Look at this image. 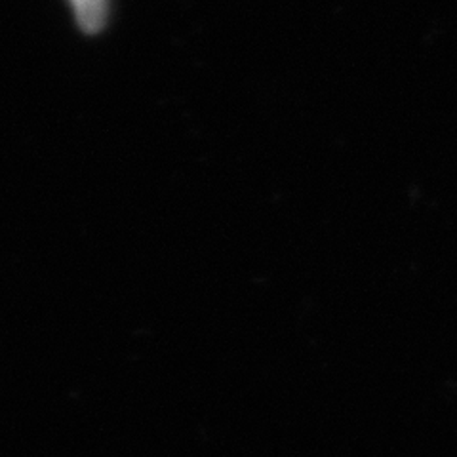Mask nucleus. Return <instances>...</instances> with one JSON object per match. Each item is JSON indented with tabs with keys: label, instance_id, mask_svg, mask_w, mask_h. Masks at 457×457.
Listing matches in <instances>:
<instances>
[{
	"label": "nucleus",
	"instance_id": "1",
	"mask_svg": "<svg viewBox=\"0 0 457 457\" xmlns=\"http://www.w3.org/2000/svg\"><path fill=\"white\" fill-rule=\"evenodd\" d=\"M86 33H97L107 20V0H69Z\"/></svg>",
	"mask_w": 457,
	"mask_h": 457
}]
</instances>
